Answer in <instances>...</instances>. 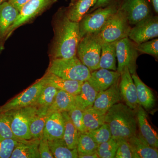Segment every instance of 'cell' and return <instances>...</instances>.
<instances>
[{
    "label": "cell",
    "mask_w": 158,
    "mask_h": 158,
    "mask_svg": "<svg viewBox=\"0 0 158 158\" xmlns=\"http://www.w3.org/2000/svg\"><path fill=\"white\" fill-rule=\"evenodd\" d=\"M54 37L50 49L51 59H68L76 56L80 41L78 23L71 20L61 8L54 15L52 21Z\"/></svg>",
    "instance_id": "1"
},
{
    "label": "cell",
    "mask_w": 158,
    "mask_h": 158,
    "mask_svg": "<svg viewBox=\"0 0 158 158\" xmlns=\"http://www.w3.org/2000/svg\"><path fill=\"white\" fill-rule=\"evenodd\" d=\"M105 121L110 126L113 138L128 140L137 135L136 112L122 103H117L108 110Z\"/></svg>",
    "instance_id": "2"
},
{
    "label": "cell",
    "mask_w": 158,
    "mask_h": 158,
    "mask_svg": "<svg viewBox=\"0 0 158 158\" xmlns=\"http://www.w3.org/2000/svg\"><path fill=\"white\" fill-rule=\"evenodd\" d=\"M47 72L62 78L82 82L88 81L91 74L77 56L68 59H51Z\"/></svg>",
    "instance_id": "3"
},
{
    "label": "cell",
    "mask_w": 158,
    "mask_h": 158,
    "mask_svg": "<svg viewBox=\"0 0 158 158\" xmlns=\"http://www.w3.org/2000/svg\"><path fill=\"white\" fill-rule=\"evenodd\" d=\"M121 0L87 13L79 22L80 38L88 34L98 33L108 20L119 9Z\"/></svg>",
    "instance_id": "4"
},
{
    "label": "cell",
    "mask_w": 158,
    "mask_h": 158,
    "mask_svg": "<svg viewBox=\"0 0 158 158\" xmlns=\"http://www.w3.org/2000/svg\"><path fill=\"white\" fill-rule=\"evenodd\" d=\"M131 28L126 13L119 7L97 34L102 43L116 42L128 37Z\"/></svg>",
    "instance_id": "5"
},
{
    "label": "cell",
    "mask_w": 158,
    "mask_h": 158,
    "mask_svg": "<svg viewBox=\"0 0 158 158\" xmlns=\"http://www.w3.org/2000/svg\"><path fill=\"white\" fill-rule=\"evenodd\" d=\"M102 43L97 33L86 35L79 41L77 56L91 72L99 69Z\"/></svg>",
    "instance_id": "6"
},
{
    "label": "cell",
    "mask_w": 158,
    "mask_h": 158,
    "mask_svg": "<svg viewBox=\"0 0 158 158\" xmlns=\"http://www.w3.org/2000/svg\"><path fill=\"white\" fill-rule=\"evenodd\" d=\"M37 110V107L31 106L4 112L9 117L12 132L18 138L23 140L32 139L30 124Z\"/></svg>",
    "instance_id": "7"
},
{
    "label": "cell",
    "mask_w": 158,
    "mask_h": 158,
    "mask_svg": "<svg viewBox=\"0 0 158 158\" xmlns=\"http://www.w3.org/2000/svg\"><path fill=\"white\" fill-rule=\"evenodd\" d=\"M57 0H30L22 8L13 24L7 33L6 40L18 28L31 22L49 8Z\"/></svg>",
    "instance_id": "8"
},
{
    "label": "cell",
    "mask_w": 158,
    "mask_h": 158,
    "mask_svg": "<svg viewBox=\"0 0 158 158\" xmlns=\"http://www.w3.org/2000/svg\"><path fill=\"white\" fill-rule=\"evenodd\" d=\"M137 44L128 37L116 42V54L118 65L117 70L119 73L127 68L131 75L136 73V61L139 56Z\"/></svg>",
    "instance_id": "9"
},
{
    "label": "cell",
    "mask_w": 158,
    "mask_h": 158,
    "mask_svg": "<svg viewBox=\"0 0 158 158\" xmlns=\"http://www.w3.org/2000/svg\"><path fill=\"white\" fill-rule=\"evenodd\" d=\"M45 85L42 77L22 93L0 107V113L33 106Z\"/></svg>",
    "instance_id": "10"
},
{
    "label": "cell",
    "mask_w": 158,
    "mask_h": 158,
    "mask_svg": "<svg viewBox=\"0 0 158 158\" xmlns=\"http://www.w3.org/2000/svg\"><path fill=\"white\" fill-rule=\"evenodd\" d=\"M158 37V16L152 15L131 28L128 37L137 44Z\"/></svg>",
    "instance_id": "11"
},
{
    "label": "cell",
    "mask_w": 158,
    "mask_h": 158,
    "mask_svg": "<svg viewBox=\"0 0 158 158\" xmlns=\"http://www.w3.org/2000/svg\"><path fill=\"white\" fill-rule=\"evenodd\" d=\"M120 8L126 13L131 25L152 15L149 0H121Z\"/></svg>",
    "instance_id": "12"
},
{
    "label": "cell",
    "mask_w": 158,
    "mask_h": 158,
    "mask_svg": "<svg viewBox=\"0 0 158 158\" xmlns=\"http://www.w3.org/2000/svg\"><path fill=\"white\" fill-rule=\"evenodd\" d=\"M120 81L118 84L121 98L126 105L135 110L139 106L137 90L131 75L127 68H125L120 73Z\"/></svg>",
    "instance_id": "13"
},
{
    "label": "cell",
    "mask_w": 158,
    "mask_h": 158,
    "mask_svg": "<svg viewBox=\"0 0 158 158\" xmlns=\"http://www.w3.org/2000/svg\"><path fill=\"white\" fill-rule=\"evenodd\" d=\"M120 73L117 71L99 68L91 72L88 80L97 92L106 90L119 80Z\"/></svg>",
    "instance_id": "14"
},
{
    "label": "cell",
    "mask_w": 158,
    "mask_h": 158,
    "mask_svg": "<svg viewBox=\"0 0 158 158\" xmlns=\"http://www.w3.org/2000/svg\"><path fill=\"white\" fill-rule=\"evenodd\" d=\"M118 81L106 90L98 92L93 107L103 114H106L111 107L121 99L118 88Z\"/></svg>",
    "instance_id": "15"
},
{
    "label": "cell",
    "mask_w": 158,
    "mask_h": 158,
    "mask_svg": "<svg viewBox=\"0 0 158 158\" xmlns=\"http://www.w3.org/2000/svg\"><path fill=\"white\" fill-rule=\"evenodd\" d=\"M19 13V11L8 1L0 5V52L4 49L8 31Z\"/></svg>",
    "instance_id": "16"
},
{
    "label": "cell",
    "mask_w": 158,
    "mask_h": 158,
    "mask_svg": "<svg viewBox=\"0 0 158 158\" xmlns=\"http://www.w3.org/2000/svg\"><path fill=\"white\" fill-rule=\"evenodd\" d=\"M136 110L137 122L140 131L138 135L150 146L158 149V134L148 122L147 113L144 108L140 105Z\"/></svg>",
    "instance_id": "17"
},
{
    "label": "cell",
    "mask_w": 158,
    "mask_h": 158,
    "mask_svg": "<svg viewBox=\"0 0 158 158\" xmlns=\"http://www.w3.org/2000/svg\"><path fill=\"white\" fill-rule=\"evenodd\" d=\"M64 131V122L62 113H49L44 130L43 137L48 141L63 138Z\"/></svg>",
    "instance_id": "18"
},
{
    "label": "cell",
    "mask_w": 158,
    "mask_h": 158,
    "mask_svg": "<svg viewBox=\"0 0 158 158\" xmlns=\"http://www.w3.org/2000/svg\"><path fill=\"white\" fill-rule=\"evenodd\" d=\"M43 77L45 84L52 85L58 90H63L74 96L81 92V88L84 82L62 78L47 72Z\"/></svg>",
    "instance_id": "19"
},
{
    "label": "cell",
    "mask_w": 158,
    "mask_h": 158,
    "mask_svg": "<svg viewBox=\"0 0 158 158\" xmlns=\"http://www.w3.org/2000/svg\"><path fill=\"white\" fill-rule=\"evenodd\" d=\"M131 76L136 86L139 105L145 110L152 109L156 103L152 91L141 81L136 73L132 74Z\"/></svg>",
    "instance_id": "20"
},
{
    "label": "cell",
    "mask_w": 158,
    "mask_h": 158,
    "mask_svg": "<svg viewBox=\"0 0 158 158\" xmlns=\"http://www.w3.org/2000/svg\"><path fill=\"white\" fill-rule=\"evenodd\" d=\"M96 1L97 0H71L69 6L65 8L66 15L71 20L78 23L94 6Z\"/></svg>",
    "instance_id": "21"
},
{
    "label": "cell",
    "mask_w": 158,
    "mask_h": 158,
    "mask_svg": "<svg viewBox=\"0 0 158 158\" xmlns=\"http://www.w3.org/2000/svg\"><path fill=\"white\" fill-rule=\"evenodd\" d=\"M134 153V158H157L158 149L150 146L139 135L128 139Z\"/></svg>",
    "instance_id": "22"
},
{
    "label": "cell",
    "mask_w": 158,
    "mask_h": 158,
    "mask_svg": "<svg viewBox=\"0 0 158 158\" xmlns=\"http://www.w3.org/2000/svg\"><path fill=\"white\" fill-rule=\"evenodd\" d=\"M116 42L102 43L99 61V68L117 70Z\"/></svg>",
    "instance_id": "23"
},
{
    "label": "cell",
    "mask_w": 158,
    "mask_h": 158,
    "mask_svg": "<svg viewBox=\"0 0 158 158\" xmlns=\"http://www.w3.org/2000/svg\"><path fill=\"white\" fill-rule=\"evenodd\" d=\"M40 139H31L27 142H18L11 154V158H39Z\"/></svg>",
    "instance_id": "24"
},
{
    "label": "cell",
    "mask_w": 158,
    "mask_h": 158,
    "mask_svg": "<svg viewBox=\"0 0 158 158\" xmlns=\"http://www.w3.org/2000/svg\"><path fill=\"white\" fill-rule=\"evenodd\" d=\"M98 92L89 84L88 81L83 82L81 92L75 96V104L82 111L93 107Z\"/></svg>",
    "instance_id": "25"
},
{
    "label": "cell",
    "mask_w": 158,
    "mask_h": 158,
    "mask_svg": "<svg viewBox=\"0 0 158 158\" xmlns=\"http://www.w3.org/2000/svg\"><path fill=\"white\" fill-rule=\"evenodd\" d=\"M75 105V96L63 90H59L55 99L48 108V113L68 112Z\"/></svg>",
    "instance_id": "26"
},
{
    "label": "cell",
    "mask_w": 158,
    "mask_h": 158,
    "mask_svg": "<svg viewBox=\"0 0 158 158\" xmlns=\"http://www.w3.org/2000/svg\"><path fill=\"white\" fill-rule=\"evenodd\" d=\"M48 108H37V111L31 120L30 132L32 139H40L43 137L46 122L49 113Z\"/></svg>",
    "instance_id": "27"
},
{
    "label": "cell",
    "mask_w": 158,
    "mask_h": 158,
    "mask_svg": "<svg viewBox=\"0 0 158 158\" xmlns=\"http://www.w3.org/2000/svg\"><path fill=\"white\" fill-rule=\"evenodd\" d=\"M50 149L55 158H78L77 148L70 149L63 138L48 140Z\"/></svg>",
    "instance_id": "28"
},
{
    "label": "cell",
    "mask_w": 158,
    "mask_h": 158,
    "mask_svg": "<svg viewBox=\"0 0 158 158\" xmlns=\"http://www.w3.org/2000/svg\"><path fill=\"white\" fill-rule=\"evenodd\" d=\"M64 122L63 139L70 149L77 148L79 132L75 126L67 112L62 113Z\"/></svg>",
    "instance_id": "29"
},
{
    "label": "cell",
    "mask_w": 158,
    "mask_h": 158,
    "mask_svg": "<svg viewBox=\"0 0 158 158\" xmlns=\"http://www.w3.org/2000/svg\"><path fill=\"white\" fill-rule=\"evenodd\" d=\"M105 114L93 107L83 111V121L86 133L96 129L105 122Z\"/></svg>",
    "instance_id": "30"
},
{
    "label": "cell",
    "mask_w": 158,
    "mask_h": 158,
    "mask_svg": "<svg viewBox=\"0 0 158 158\" xmlns=\"http://www.w3.org/2000/svg\"><path fill=\"white\" fill-rule=\"evenodd\" d=\"M58 90L52 85L45 84L33 106L37 108H48L53 102Z\"/></svg>",
    "instance_id": "31"
},
{
    "label": "cell",
    "mask_w": 158,
    "mask_h": 158,
    "mask_svg": "<svg viewBox=\"0 0 158 158\" xmlns=\"http://www.w3.org/2000/svg\"><path fill=\"white\" fill-rule=\"evenodd\" d=\"M94 140L87 133L79 132L77 149L78 154H85L96 152L98 146Z\"/></svg>",
    "instance_id": "32"
},
{
    "label": "cell",
    "mask_w": 158,
    "mask_h": 158,
    "mask_svg": "<svg viewBox=\"0 0 158 158\" xmlns=\"http://www.w3.org/2000/svg\"><path fill=\"white\" fill-rule=\"evenodd\" d=\"M118 146V140L112 138L106 142L98 144L97 154L99 158H115Z\"/></svg>",
    "instance_id": "33"
},
{
    "label": "cell",
    "mask_w": 158,
    "mask_h": 158,
    "mask_svg": "<svg viewBox=\"0 0 158 158\" xmlns=\"http://www.w3.org/2000/svg\"><path fill=\"white\" fill-rule=\"evenodd\" d=\"M0 136L3 138L13 139L23 143L29 140L19 139L14 135L11 129L9 118L5 113H0Z\"/></svg>",
    "instance_id": "34"
},
{
    "label": "cell",
    "mask_w": 158,
    "mask_h": 158,
    "mask_svg": "<svg viewBox=\"0 0 158 158\" xmlns=\"http://www.w3.org/2000/svg\"><path fill=\"white\" fill-rule=\"evenodd\" d=\"M87 133L98 144L106 142L112 138L110 126L106 122L98 128Z\"/></svg>",
    "instance_id": "35"
},
{
    "label": "cell",
    "mask_w": 158,
    "mask_h": 158,
    "mask_svg": "<svg viewBox=\"0 0 158 158\" xmlns=\"http://www.w3.org/2000/svg\"><path fill=\"white\" fill-rule=\"evenodd\" d=\"M137 48L140 53L148 54L158 58V39L154 38L137 44Z\"/></svg>",
    "instance_id": "36"
},
{
    "label": "cell",
    "mask_w": 158,
    "mask_h": 158,
    "mask_svg": "<svg viewBox=\"0 0 158 158\" xmlns=\"http://www.w3.org/2000/svg\"><path fill=\"white\" fill-rule=\"evenodd\" d=\"M67 113L79 132L86 133L83 121V111L75 104Z\"/></svg>",
    "instance_id": "37"
},
{
    "label": "cell",
    "mask_w": 158,
    "mask_h": 158,
    "mask_svg": "<svg viewBox=\"0 0 158 158\" xmlns=\"http://www.w3.org/2000/svg\"><path fill=\"white\" fill-rule=\"evenodd\" d=\"M16 140L0 136V158H9L18 143Z\"/></svg>",
    "instance_id": "38"
},
{
    "label": "cell",
    "mask_w": 158,
    "mask_h": 158,
    "mask_svg": "<svg viewBox=\"0 0 158 158\" xmlns=\"http://www.w3.org/2000/svg\"><path fill=\"white\" fill-rule=\"evenodd\" d=\"M118 146L116 151V158H134V153L128 140L119 139Z\"/></svg>",
    "instance_id": "39"
},
{
    "label": "cell",
    "mask_w": 158,
    "mask_h": 158,
    "mask_svg": "<svg viewBox=\"0 0 158 158\" xmlns=\"http://www.w3.org/2000/svg\"><path fill=\"white\" fill-rule=\"evenodd\" d=\"M38 151L41 158H53L50 149L48 139L43 137L40 139Z\"/></svg>",
    "instance_id": "40"
},
{
    "label": "cell",
    "mask_w": 158,
    "mask_h": 158,
    "mask_svg": "<svg viewBox=\"0 0 158 158\" xmlns=\"http://www.w3.org/2000/svg\"><path fill=\"white\" fill-rule=\"evenodd\" d=\"M117 1L118 0H97L95 5L89 10L88 13H90L98 8L105 7Z\"/></svg>",
    "instance_id": "41"
},
{
    "label": "cell",
    "mask_w": 158,
    "mask_h": 158,
    "mask_svg": "<svg viewBox=\"0 0 158 158\" xmlns=\"http://www.w3.org/2000/svg\"><path fill=\"white\" fill-rule=\"evenodd\" d=\"M29 1L30 0H8V2L20 11L24 5Z\"/></svg>",
    "instance_id": "42"
},
{
    "label": "cell",
    "mask_w": 158,
    "mask_h": 158,
    "mask_svg": "<svg viewBox=\"0 0 158 158\" xmlns=\"http://www.w3.org/2000/svg\"><path fill=\"white\" fill-rule=\"evenodd\" d=\"M79 158H98L99 157L97 154L96 152L90 153L85 154L78 155Z\"/></svg>",
    "instance_id": "43"
},
{
    "label": "cell",
    "mask_w": 158,
    "mask_h": 158,
    "mask_svg": "<svg viewBox=\"0 0 158 158\" xmlns=\"http://www.w3.org/2000/svg\"><path fill=\"white\" fill-rule=\"evenodd\" d=\"M152 6L154 11L158 15V0H149Z\"/></svg>",
    "instance_id": "44"
},
{
    "label": "cell",
    "mask_w": 158,
    "mask_h": 158,
    "mask_svg": "<svg viewBox=\"0 0 158 158\" xmlns=\"http://www.w3.org/2000/svg\"><path fill=\"white\" fill-rule=\"evenodd\" d=\"M6 1H8V0H0V5H2L3 3L6 2Z\"/></svg>",
    "instance_id": "45"
}]
</instances>
